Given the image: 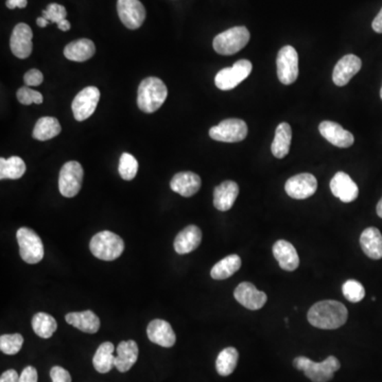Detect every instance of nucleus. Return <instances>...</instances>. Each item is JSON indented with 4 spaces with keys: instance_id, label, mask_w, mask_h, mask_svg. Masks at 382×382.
Segmentation results:
<instances>
[{
    "instance_id": "7",
    "label": "nucleus",
    "mask_w": 382,
    "mask_h": 382,
    "mask_svg": "<svg viewBox=\"0 0 382 382\" xmlns=\"http://www.w3.org/2000/svg\"><path fill=\"white\" fill-rule=\"evenodd\" d=\"M83 168L76 161H67L62 167L58 177V190L65 198H74L81 190Z\"/></svg>"
},
{
    "instance_id": "32",
    "label": "nucleus",
    "mask_w": 382,
    "mask_h": 382,
    "mask_svg": "<svg viewBox=\"0 0 382 382\" xmlns=\"http://www.w3.org/2000/svg\"><path fill=\"white\" fill-rule=\"evenodd\" d=\"M26 172V164L21 157H12L0 159V180H19Z\"/></svg>"
},
{
    "instance_id": "34",
    "label": "nucleus",
    "mask_w": 382,
    "mask_h": 382,
    "mask_svg": "<svg viewBox=\"0 0 382 382\" xmlns=\"http://www.w3.org/2000/svg\"><path fill=\"white\" fill-rule=\"evenodd\" d=\"M239 354L234 348H226L220 352L216 360V370L221 376H229L236 370Z\"/></svg>"
},
{
    "instance_id": "3",
    "label": "nucleus",
    "mask_w": 382,
    "mask_h": 382,
    "mask_svg": "<svg viewBox=\"0 0 382 382\" xmlns=\"http://www.w3.org/2000/svg\"><path fill=\"white\" fill-rule=\"evenodd\" d=\"M89 249L93 256L101 260L112 261L122 256L124 251L122 238L110 231L95 234L91 238Z\"/></svg>"
},
{
    "instance_id": "44",
    "label": "nucleus",
    "mask_w": 382,
    "mask_h": 382,
    "mask_svg": "<svg viewBox=\"0 0 382 382\" xmlns=\"http://www.w3.org/2000/svg\"><path fill=\"white\" fill-rule=\"evenodd\" d=\"M5 5L9 9H15V8L23 9L28 5V0H7Z\"/></svg>"
},
{
    "instance_id": "28",
    "label": "nucleus",
    "mask_w": 382,
    "mask_h": 382,
    "mask_svg": "<svg viewBox=\"0 0 382 382\" xmlns=\"http://www.w3.org/2000/svg\"><path fill=\"white\" fill-rule=\"evenodd\" d=\"M292 130L291 126L286 122H282L276 128V137L272 142V153L276 159H284L288 155L291 146Z\"/></svg>"
},
{
    "instance_id": "49",
    "label": "nucleus",
    "mask_w": 382,
    "mask_h": 382,
    "mask_svg": "<svg viewBox=\"0 0 382 382\" xmlns=\"http://www.w3.org/2000/svg\"><path fill=\"white\" fill-rule=\"evenodd\" d=\"M380 97H381L382 99V87H381V91H380Z\"/></svg>"
},
{
    "instance_id": "48",
    "label": "nucleus",
    "mask_w": 382,
    "mask_h": 382,
    "mask_svg": "<svg viewBox=\"0 0 382 382\" xmlns=\"http://www.w3.org/2000/svg\"><path fill=\"white\" fill-rule=\"evenodd\" d=\"M377 214L382 219V198L377 204Z\"/></svg>"
},
{
    "instance_id": "13",
    "label": "nucleus",
    "mask_w": 382,
    "mask_h": 382,
    "mask_svg": "<svg viewBox=\"0 0 382 382\" xmlns=\"http://www.w3.org/2000/svg\"><path fill=\"white\" fill-rule=\"evenodd\" d=\"M340 368V361L336 357L329 356L322 362L308 359L303 372L306 377L309 378L313 382H328L333 379V375Z\"/></svg>"
},
{
    "instance_id": "41",
    "label": "nucleus",
    "mask_w": 382,
    "mask_h": 382,
    "mask_svg": "<svg viewBox=\"0 0 382 382\" xmlns=\"http://www.w3.org/2000/svg\"><path fill=\"white\" fill-rule=\"evenodd\" d=\"M52 382H71L69 372L62 366H54L50 371Z\"/></svg>"
},
{
    "instance_id": "37",
    "label": "nucleus",
    "mask_w": 382,
    "mask_h": 382,
    "mask_svg": "<svg viewBox=\"0 0 382 382\" xmlns=\"http://www.w3.org/2000/svg\"><path fill=\"white\" fill-rule=\"evenodd\" d=\"M343 295L350 303H359L366 296V290L361 282L350 280L345 282L342 286Z\"/></svg>"
},
{
    "instance_id": "12",
    "label": "nucleus",
    "mask_w": 382,
    "mask_h": 382,
    "mask_svg": "<svg viewBox=\"0 0 382 382\" xmlns=\"http://www.w3.org/2000/svg\"><path fill=\"white\" fill-rule=\"evenodd\" d=\"M317 189V181L315 175L310 173H301L294 175L286 181L284 190L286 194L296 200H304L315 194Z\"/></svg>"
},
{
    "instance_id": "33",
    "label": "nucleus",
    "mask_w": 382,
    "mask_h": 382,
    "mask_svg": "<svg viewBox=\"0 0 382 382\" xmlns=\"http://www.w3.org/2000/svg\"><path fill=\"white\" fill-rule=\"evenodd\" d=\"M32 328L40 338L49 339L58 328V323L52 315L38 313L32 317Z\"/></svg>"
},
{
    "instance_id": "24",
    "label": "nucleus",
    "mask_w": 382,
    "mask_h": 382,
    "mask_svg": "<svg viewBox=\"0 0 382 382\" xmlns=\"http://www.w3.org/2000/svg\"><path fill=\"white\" fill-rule=\"evenodd\" d=\"M238 194H239V186L237 183L234 181H225L214 188V207L220 212H227L233 207Z\"/></svg>"
},
{
    "instance_id": "19",
    "label": "nucleus",
    "mask_w": 382,
    "mask_h": 382,
    "mask_svg": "<svg viewBox=\"0 0 382 382\" xmlns=\"http://www.w3.org/2000/svg\"><path fill=\"white\" fill-rule=\"evenodd\" d=\"M319 131L325 139L336 147L348 148L354 145V135L337 122H323L319 124Z\"/></svg>"
},
{
    "instance_id": "11",
    "label": "nucleus",
    "mask_w": 382,
    "mask_h": 382,
    "mask_svg": "<svg viewBox=\"0 0 382 382\" xmlns=\"http://www.w3.org/2000/svg\"><path fill=\"white\" fill-rule=\"evenodd\" d=\"M117 11L122 23L131 30L142 27L146 19V9L139 0H118Z\"/></svg>"
},
{
    "instance_id": "30",
    "label": "nucleus",
    "mask_w": 382,
    "mask_h": 382,
    "mask_svg": "<svg viewBox=\"0 0 382 382\" xmlns=\"http://www.w3.org/2000/svg\"><path fill=\"white\" fill-rule=\"evenodd\" d=\"M241 264L243 261L238 255H229L222 260L218 261L217 264L212 267L210 276L216 280H226L233 276L241 268Z\"/></svg>"
},
{
    "instance_id": "45",
    "label": "nucleus",
    "mask_w": 382,
    "mask_h": 382,
    "mask_svg": "<svg viewBox=\"0 0 382 382\" xmlns=\"http://www.w3.org/2000/svg\"><path fill=\"white\" fill-rule=\"evenodd\" d=\"M372 27H373L374 31L377 33H382V9L380 10L379 13H378L377 16L372 23Z\"/></svg>"
},
{
    "instance_id": "21",
    "label": "nucleus",
    "mask_w": 382,
    "mask_h": 382,
    "mask_svg": "<svg viewBox=\"0 0 382 382\" xmlns=\"http://www.w3.org/2000/svg\"><path fill=\"white\" fill-rule=\"evenodd\" d=\"M273 255L282 270L292 272L300 266V257L293 245L286 240H278L273 245Z\"/></svg>"
},
{
    "instance_id": "36",
    "label": "nucleus",
    "mask_w": 382,
    "mask_h": 382,
    "mask_svg": "<svg viewBox=\"0 0 382 382\" xmlns=\"http://www.w3.org/2000/svg\"><path fill=\"white\" fill-rule=\"evenodd\" d=\"M23 338L19 333L13 335H3L0 337V350L3 354L16 355L23 348Z\"/></svg>"
},
{
    "instance_id": "16",
    "label": "nucleus",
    "mask_w": 382,
    "mask_h": 382,
    "mask_svg": "<svg viewBox=\"0 0 382 382\" xmlns=\"http://www.w3.org/2000/svg\"><path fill=\"white\" fill-rule=\"evenodd\" d=\"M330 190L333 196L343 203L354 202L359 196V188L348 173L337 172L330 181Z\"/></svg>"
},
{
    "instance_id": "25",
    "label": "nucleus",
    "mask_w": 382,
    "mask_h": 382,
    "mask_svg": "<svg viewBox=\"0 0 382 382\" xmlns=\"http://www.w3.org/2000/svg\"><path fill=\"white\" fill-rule=\"evenodd\" d=\"M360 245L366 256L375 260L382 258V235L379 229L376 227L364 229L360 236Z\"/></svg>"
},
{
    "instance_id": "27",
    "label": "nucleus",
    "mask_w": 382,
    "mask_h": 382,
    "mask_svg": "<svg viewBox=\"0 0 382 382\" xmlns=\"http://www.w3.org/2000/svg\"><path fill=\"white\" fill-rule=\"evenodd\" d=\"M95 52V47L93 41L81 38L69 43L64 49V56L69 61L85 62L93 58Z\"/></svg>"
},
{
    "instance_id": "23",
    "label": "nucleus",
    "mask_w": 382,
    "mask_h": 382,
    "mask_svg": "<svg viewBox=\"0 0 382 382\" xmlns=\"http://www.w3.org/2000/svg\"><path fill=\"white\" fill-rule=\"evenodd\" d=\"M117 356L115 358V368L122 373L130 371L138 359V345L135 341H122L117 346Z\"/></svg>"
},
{
    "instance_id": "40",
    "label": "nucleus",
    "mask_w": 382,
    "mask_h": 382,
    "mask_svg": "<svg viewBox=\"0 0 382 382\" xmlns=\"http://www.w3.org/2000/svg\"><path fill=\"white\" fill-rule=\"evenodd\" d=\"M43 80H44V77L38 69H30L23 77V81L26 83L27 87H38L42 85Z\"/></svg>"
},
{
    "instance_id": "14",
    "label": "nucleus",
    "mask_w": 382,
    "mask_h": 382,
    "mask_svg": "<svg viewBox=\"0 0 382 382\" xmlns=\"http://www.w3.org/2000/svg\"><path fill=\"white\" fill-rule=\"evenodd\" d=\"M236 301L249 310H258L266 305L268 296L265 292L259 291L252 282H243L238 284L234 291Z\"/></svg>"
},
{
    "instance_id": "15",
    "label": "nucleus",
    "mask_w": 382,
    "mask_h": 382,
    "mask_svg": "<svg viewBox=\"0 0 382 382\" xmlns=\"http://www.w3.org/2000/svg\"><path fill=\"white\" fill-rule=\"evenodd\" d=\"M32 29L27 23H21L12 32L10 47L16 58H27L32 54Z\"/></svg>"
},
{
    "instance_id": "22",
    "label": "nucleus",
    "mask_w": 382,
    "mask_h": 382,
    "mask_svg": "<svg viewBox=\"0 0 382 382\" xmlns=\"http://www.w3.org/2000/svg\"><path fill=\"white\" fill-rule=\"evenodd\" d=\"M202 241V232L196 225H189L177 234L175 240V252L186 255L198 249Z\"/></svg>"
},
{
    "instance_id": "9",
    "label": "nucleus",
    "mask_w": 382,
    "mask_h": 382,
    "mask_svg": "<svg viewBox=\"0 0 382 382\" xmlns=\"http://www.w3.org/2000/svg\"><path fill=\"white\" fill-rule=\"evenodd\" d=\"M278 76L282 85H290L298 77V54L292 46L282 47L276 58Z\"/></svg>"
},
{
    "instance_id": "4",
    "label": "nucleus",
    "mask_w": 382,
    "mask_h": 382,
    "mask_svg": "<svg viewBox=\"0 0 382 382\" xmlns=\"http://www.w3.org/2000/svg\"><path fill=\"white\" fill-rule=\"evenodd\" d=\"M249 30L245 27H234L218 34L214 38V49L221 56H232L240 52L249 43Z\"/></svg>"
},
{
    "instance_id": "26",
    "label": "nucleus",
    "mask_w": 382,
    "mask_h": 382,
    "mask_svg": "<svg viewBox=\"0 0 382 382\" xmlns=\"http://www.w3.org/2000/svg\"><path fill=\"white\" fill-rule=\"evenodd\" d=\"M66 322L79 330L87 333H95L100 328V319L91 310L66 315Z\"/></svg>"
},
{
    "instance_id": "35",
    "label": "nucleus",
    "mask_w": 382,
    "mask_h": 382,
    "mask_svg": "<svg viewBox=\"0 0 382 382\" xmlns=\"http://www.w3.org/2000/svg\"><path fill=\"white\" fill-rule=\"evenodd\" d=\"M119 175L126 181H132L137 175L138 161L130 153H124L119 161Z\"/></svg>"
},
{
    "instance_id": "31",
    "label": "nucleus",
    "mask_w": 382,
    "mask_h": 382,
    "mask_svg": "<svg viewBox=\"0 0 382 382\" xmlns=\"http://www.w3.org/2000/svg\"><path fill=\"white\" fill-rule=\"evenodd\" d=\"M62 126L58 119L54 117H42L33 128V137L45 142L56 137L61 133Z\"/></svg>"
},
{
    "instance_id": "39",
    "label": "nucleus",
    "mask_w": 382,
    "mask_h": 382,
    "mask_svg": "<svg viewBox=\"0 0 382 382\" xmlns=\"http://www.w3.org/2000/svg\"><path fill=\"white\" fill-rule=\"evenodd\" d=\"M17 99L23 105L42 104L43 95L38 91H33L29 87H21L17 91Z\"/></svg>"
},
{
    "instance_id": "17",
    "label": "nucleus",
    "mask_w": 382,
    "mask_h": 382,
    "mask_svg": "<svg viewBox=\"0 0 382 382\" xmlns=\"http://www.w3.org/2000/svg\"><path fill=\"white\" fill-rule=\"evenodd\" d=\"M362 62L354 54L343 56L333 69V81L337 87H345L354 76L359 73Z\"/></svg>"
},
{
    "instance_id": "2",
    "label": "nucleus",
    "mask_w": 382,
    "mask_h": 382,
    "mask_svg": "<svg viewBox=\"0 0 382 382\" xmlns=\"http://www.w3.org/2000/svg\"><path fill=\"white\" fill-rule=\"evenodd\" d=\"M168 95L165 83L157 77L146 78L138 87L137 104L142 112H157Z\"/></svg>"
},
{
    "instance_id": "10",
    "label": "nucleus",
    "mask_w": 382,
    "mask_h": 382,
    "mask_svg": "<svg viewBox=\"0 0 382 382\" xmlns=\"http://www.w3.org/2000/svg\"><path fill=\"white\" fill-rule=\"evenodd\" d=\"M100 100V91L97 87H89L82 89L74 99L71 109L78 122H85L95 113Z\"/></svg>"
},
{
    "instance_id": "6",
    "label": "nucleus",
    "mask_w": 382,
    "mask_h": 382,
    "mask_svg": "<svg viewBox=\"0 0 382 382\" xmlns=\"http://www.w3.org/2000/svg\"><path fill=\"white\" fill-rule=\"evenodd\" d=\"M252 63L249 60H239L232 67L220 70L214 78L216 87L221 91H231L245 81L252 73Z\"/></svg>"
},
{
    "instance_id": "20",
    "label": "nucleus",
    "mask_w": 382,
    "mask_h": 382,
    "mask_svg": "<svg viewBox=\"0 0 382 382\" xmlns=\"http://www.w3.org/2000/svg\"><path fill=\"white\" fill-rule=\"evenodd\" d=\"M201 184H202V181L196 173L185 171V172L177 173L172 177L170 187L175 192L180 196L189 198V196H194L200 190Z\"/></svg>"
},
{
    "instance_id": "8",
    "label": "nucleus",
    "mask_w": 382,
    "mask_h": 382,
    "mask_svg": "<svg viewBox=\"0 0 382 382\" xmlns=\"http://www.w3.org/2000/svg\"><path fill=\"white\" fill-rule=\"evenodd\" d=\"M247 126L243 120L237 118L226 119L210 130L212 139L222 142H239L245 139Z\"/></svg>"
},
{
    "instance_id": "38",
    "label": "nucleus",
    "mask_w": 382,
    "mask_h": 382,
    "mask_svg": "<svg viewBox=\"0 0 382 382\" xmlns=\"http://www.w3.org/2000/svg\"><path fill=\"white\" fill-rule=\"evenodd\" d=\"M42 16L50 23H58L66 19L67 12L63 5H58V3H50L49 5H47L46 10L43 11Z\"/></svg>"
},
{
    "instance_id": "5",
    "label": "nucleus",
    "mask_w": 382,
    "mask_h": 382,
    "mask_svg": "<svg viewBox=\"0 0 382 382\" xmlns=\"http://www.w3.org/2000/svg\"><path fill=\"white\" fill-rule=\"evenodd\" d=\"M19 255L29 265L38 264L44 258V245L40 236L28 227H21L16 233Z\"/></svg>"
},
{
    "instance_id": "1",
    "label": "nucleus",
    "mask_w": 382,
    "mask_h": 382,
    "mask_svg": "<svg viewBox=\"0 0 382 382\" xmlns=\"http://www.w3.org/2000/svg\"><path fill=\"white\" fill-rule=\"evenodd\" d=\"M348 317V308L338 301H322L315 304L308 311L307 319L310 324L319 329L340 328Z\"/></svg>"
},
{
    "instance_id": "43",
    "label": "nucleus",
    "mask_w": 382,
    "mask_h": 382,
    "mask_svg": "<svg viewBox=\"0 0 382 382\" xmlns=\"http://www.w3.org/2000/svg\"><path fill=\"white\" fill-rule=\"evenodd\" d=\"M19 375L15 370H8L0 377V382H19Z\"/></svg>"
},
{
    "instance_id": "46",
    "label": "nucleus",
    "mask_w": 382,
    "mask_h": 382,
    "mask_svg": "<svg viewBox=\"0 0 382 382\" xmlns=\"http://www.w3.org/2000/svg\"><path fill=\"white\" fill-rule=\"evenodd\" d=\"M58 27L60 30L68 31L71 26H70V23L67 21V19H64V21H62L61 23H58Z\"/></svg>"
},
{
    "instance_id": "47",
    "label": "nucleus",
    "mask_w": 382,
    "mask_h": 382,
    "mask_svg": "<svg viewBox=\"0 0 382 382\" xmlns=\"http://www.w3.org/2000/svg\"><path fill=\"white\" fill-rule=\"evenodd\" d=\"M36 23H38V26L41 27V28H45V27H47V25L49 23V21H47L45 17L41 16L36 19Z\"/></svg>"
},
{
    "instance_id": "42",
    "label": "nucleus",
    "mask_w": 382,
    "mask_h": 382,
    "mask_svg": "<svg viewBox=\"0 0 382 382\" xmlns=\"http://www.w3.org/2000/svg\"><path fill=\"white\" fill-rule=\"evenodd\" d=\"M38 378L36 368H33V366H27V368H23V371L19 375V382H38Z\"/></svg>"
},
{
    "instance_id": "18",
    "label": "nucleus",
    "mask_w": 382,
    "mask_h": 382,
    "mask_svg": "<svg viewBox=\"0 0 382 382\" xmlns=\"http://www.w3.org/2000/svg\"><path fill=\"white\" fill-rule=\"evenodd\" d=\"M147 335L152 343L161 348H172L177 342V336L171 325L164 319H153L148 325Z\"/></svg>"
},
{
    "instance_id": "29",
    "label": "nucleus",
    "mask_w": 382,
    "mask_h": 382,
    "mask_svg": "<svg viewBox=\"0 0 382 382\" xmlns=\"http://www.w3.org/2000/svg\"><path fill=\"white\" fill-rule=\"evenodd\" d=\"M114 345L104 342L97 348L93 358V368L100 374H106L115 366Z\"/></svg>"
}]
</instances>
